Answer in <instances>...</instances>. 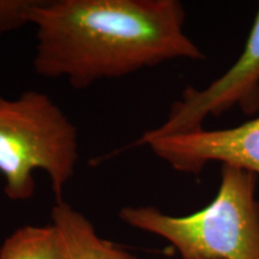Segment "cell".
I'll return each mask as SVG.
<instances>
[{
  "instance_id": "obj_2",
  "label": "cell",
  "mask_w": 259,
  "mask_h": 259,
  "mask_svg": "<svg viewBox=\"0 0 259 259\" xmlns=\"http://www.w3.org/2000/svg\"><path fill=\"white\" fill-rule=\"evenodd\" d=\"M216 196L186 216H171L155 206H125L121 221L161 236L183 259H259L257 174L223 164Z\"/></svg>"
},
{
  "instance_id": "obj_5",
  "label": "cell",
  "mask_w": 259,
  "mask_h": 259,
  "mask_svg": "<svg viewBox=\"0 0 259 259\" xmlns=\"http://www.w3.org/2000/svg\"><path fill=\"white\" fill-rule=\"evenodd\" d=\"M147 147L174 170L199 174L206 164L221 162L259 176V116L235 127L198 128L186 134L147 137L127 149Z\"/></svg>"
},
{
  "instance_id": "obj_3",
  "label": "cell",
  "mask_w": 259,
  "mask_h": 259,
  "mask_svg": "<svg viewBox=\"0 0 259 259\" xmlns=\"http://www.w3.org/2000/svg\"><path fill=\"white\" fill-rule=\"evenodd\" d=\"M79 157L78 131L59 105L37 90L0 96V174L11 200L30 199L34 171L47 174L56 202L64 200Z\"/></svg>"
},
{
  "instance_id": "obj_6",
  "label": "cell",
  "mask_w": 259,
  "mask_h": 259,
  "mask_svg": "<svg viewBox=\"0 0 259 259\" xmlns=\"http://www.w3.org/2000/svg\"><path fill=\"white\" fill-rule=\"evenodd\" d=\"M52 225L59 233L64 259H137L101 238L92 222L65 200L52 208Z\"/></svg>"
},
{
  "instance_id": "obj_7",
  "label": "cell",
  "mask_w": 259,
  "mask_h": 259,
  "mask_svg": "<svg viewBox=\"0 0 259 259\" xmlns=\"http://www.w3.org/2000/svg\"><path fill=\"white\" fill-rule=\"evenodd\" d=\"M0 259H64L59 233L52 223L19 227L5 239Z\"/></svg>"
},
{
  "instance_id": "obj_4",
  "label": "cell",
  "mask_w": 259,
  "mask_h": 259,
  "mask_svg": "<svg viewBox=\"0 0 259 259\" xmlns=\"http://www.w3.org/2000/svg\"><path fill=\"white\" fill-rule=\"evenodd\" d=\"M235 107L246 115L259 112V10L238 60L205 88L184 89L164 121L143 136L162 137L196 131L210 116H220Z\"/></svg>"
},
{
  "instance_id": "obj_8",
  "label": "cell",
  "mask_w": 259,
  "mask_h": 259,
  "mask_svg": "<svg viewBox=\"0 0 259 259\" xmlns=\"http://www.w3.org/2000/svg\"><path fill=\"white\" fill-rule=\"evenodd\" d=\"M38 0H0V35L31 24Z\"/></svg>"
},
{
  "instance_id": "obj_1",
  "label": "cell",
  "mask_w": 259,
  "mask_h": 259,
  "mask_svg": "<svg viewBox=\"0 0 259 259\" xmlns=\"http://www.w3.org/2000/svg\"><path fill=\"white\" fill-rule=\"evenodd\" d=\"M179 0H38L32 65L85 89L170 60H203Z\"/></svg>"
}]
</instances>
